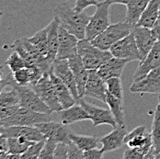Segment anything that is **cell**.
Returning a JSON list of instances; mask_svg holds the SVG:
<instances>
[{
	"mask_svg": "<svg viewBox=\"0 0 160 159\" xmlns=\"http://www.w3.org/2000/svg\"><path fill=\"white\" fill-rule=\"evenodd\" d=\"M53 12L62 28L75 35L78 40L85 39L86 27L89 20V16H88L87 13L84 11L77 12L74 8H71L66 2L57 4Z\"/></svg>",
	"mask_w": 160,
	"mask_h": 159,
	"instance_id": "cell-1",
	"label": "cell"
},
{
	"mask_svg": "<svg viewBox=\"0 0 160 159\" xmlns=\"http://www.w3.org/2000/svg\"><path fill=\"white\" fill-rule=\"evenodd\" d=\"M78 53L88 70H98L102 64L112 57L110 51L101 50L87 39L78 41Z\"/></svg>",
	"mask_w": 160,
	"mask_h": 159,
	"instance_id": "cell-2",
	"label": "cell"
},
{
	"mask_svg": "<svg viewBox=\"0 0 160 159\" xmlns=\"http://www.w3.org/2000/svg\"><path fill=\"white\" fill-rule=\"evenodd\" d=\"M132 27L130 23L124 22H118L115 24H110L109 27L104 30L99 35H98L94 40L91 41L92 44L98 47L101 50L110 51V48L112 45L120 41L121 39L124 38L132 32Z\"/></svg>",
	"mask_w": 160,
	"mask_h": 159,
	"instance_id": "cell-3",
	"label": "cell"
},
{
	"mask_svg": "<svg viewBox=\"0 0 160 159\" xmlns=\"http://www.w3.org/2000/svg\"><path fill=\"white\" fill-rule=\"evenodd\" d=\"M110 24V5L105 1L100 2L96 6V12L89 17L88 23L86 27L85 39L91 42L104 30H106Z\"/></svg>",
	"mask_w": 160,
	"mask_h": 159,
	"instance_id": "cell-4",
	"label": "cell"
},
{
	"mask_svg": "<svg viewBox=\"0 0 160 159\" xmlns=\"http://www.w3.org/2000/svg\"><path fill=\"white\" fill-rule=\"evenodd\" d=\"M51 121V114L40 113L27 108L19 107L13 115L4 120L1 123L5 127L9 126H35L37 123Z\"/></svg>",
	"mask_w": 160,
	"mask_h": 159,
	"instance_id": "cell-5",
	"label": "cell"
},
{
	"mask_svg": "<svg viewBox=\"0 0 160 159\" xmlns=\"http://www.w3.org/2000/svg\"><path fill=\"white\" fill-rule=\"evenodd\" d=\"M10 87L15 88L19 97V106L30 109L32 111L40 113L52 114V112L48 106L37 95L32 86H19L16 84L14 78H12Z\"/></svg>",
	"mask_w": 160,
	"mask_h": 159,
	"instance_id": "cell-6",
	"label": "cell"
},
{
	"mask_svg": "<svg viewBox=\"0 0 160 159\" xmlns=\"http://www.w3.org/2000/svg\"><path fill=\"white\" fill-rule=\"evenodd\" d=\"M32 87L37 93V95L41 97V99L51 109L52 112H59L63 110L49 74L43 75L35 84L32 85Z\"/></svg>",
	"mask_w": 160,
	"mask_h": 159,
	"instance_id": "cell-7",
	"label": "cell"
},
{
	"mask_svg": "<svg viewBox=\"0 0 160 159\" xmlns=\"http://www.w3.org/2000/svg\"><path fill=\"white\" fill-rule=\"evenodd\" d=\"M110 52L112 56L122 59H127L130 62L143 61V58L137 48L132 32H131L124 38L121 39L120 41L116 42L110 48Z\"/></svg>",
	"mask_w": 160,
	"mask_h": 159,
	"instance_id": "cell-8",
	"label": "cell"
},
{
	"mask_svg": "<svg viewBox=\"0 0 160 159\" xmlns=\"http://www.w3.org/2000/svg\"><path fill=\"white\" fill-rule=\"evenodd\" d=\"M35 126L42 132L45 139L52 140L56 143H71V140L69 139L70 131L61 122H55L49 121L37 123Z\"/></svg>",
	"mask_w": 160,
	"mask_h": 159,
	"instance_id": "cell-9",
	"label": "cell"
},
{
	"mask_svg": "<svg viewBox=\"0 0 160 159\" xmlns=\"http://www.w3.org/2000/svg\"><path fill=\"white\" fill-rule=\"evenodd\" d=\"M130 90L133 93L160 94V65L148 72L143 78L134 81Z\"/></svg>",
	"mask_w": 160,
	"mask_h": 159,
	"instance_id": "cell-10",
	"label": "cell"
},
{
	"mask_svg": "<svg viewBox=\"0 0 160 159\" xmlns=\"http://www.w3.org/2000/svg\"><path fill=\"white\" fill-rule=\"evenodd\" d=\"M78 102H79L80 105L88 113L90 117V121L93 123V126H98L102 124L110 125L112 128H116L118 126L110 110L103 109V108L98 107L96 105H93L86 101L83 97L79 98Z\"/></svg>",
	"mask_w": 160,
	"mask_h": 159,
	"instance_id": "cell-11",
	"label": "cell"
},
{
	"mask_svg": "<svg viewBox=\"0 0 160 159\" xmlns=\"http://www.w3.org/2000/svg\"><path fill=\"white\" fill-rule=\"evenodd\" d=\"M59 45L58 51L56 54V59L58 60H69L75 56H77L78 53V39L68 32L61 26L59 27Z\"/></svg>",
	"mask_w": 160,
	"mask_h": 159,
	"instance_id": "cell-12",
	"label": "cell"
},
{
	"mask_svg": "<svg viewBox=\"0 0 160 159\" xmlns=\"http://www.w3.org/2000/svg\"><path fill=\"white\" fill-rule=\"evenodd\" d=\"M51 69H52V73L57 77H59L64 82V85L69 88L72 95L74 96V97L77 100H78L79 97H78V92L77 83H76L75 77L73 75V72H72V70L69 66V64H68V60L55 59L53 61V63L52 64Z\"/></svg>",
	"mask_w": 160,
	"mask_h": 159,
	"instance_id": "cell-13",
	"label": "cell"
},
{
	"mask_svg": "<svg viewBox=\"0 0 160 159\" xmlns=\"http://www.w3.org/2000/svg\"><path fill=\"white\" fill-rule=\"evenodd\" d=\"M106 83L98 74L97 70H88V78L86 84L85 97L96 98L106 103Z\"/></svg>",
	"mask_w": 160,
	"mask_h": 159,
	"instance_id": "cell-14",
	"label": "cell"
},
{
	"mask_svg": "<svg viewBox=\"0 0 160 159\" xmlns=\"http://www.w3.org/2000/svg\"><path fill=\"white\" fill-rule=\"evenodd\" d=\"M160 65V40H158L154 46L144 57L143 61L140 62L139 66L137 67L134 76H133V82L138 81L143 78L144 76L150 72L152 69L158 67Z\"/></svg>",
	"mask_w": 160,
	"mask_h": 159,
	"instance_id": "cell-15",
	"label": "cell"
},
{
	"mask_svg": "<svg viewBox=\"0 0 160 159\" xmlns=\"http://www.w3.org/2000/svg\"><path fill=\"white\" fill-rule=\"evenodd\" d=\"M132 32L134 36V40L137 48L140 52V54L144 60V57L147 55V53L150 52V50L152 49L158 40L155 37L152 30L149 28L133 26Z\"/></svg>",
	"mask_w": 160,
	"mask_h": 159,
	"instance_id": "cell-16",
	"label": "cell"
},
{
	"mask_svg": "<svg viewBox=\"0 0 160 159\" xmlns=\"http://www.w3.org/2000/svg\"><path fill=\"white\" fill-rule=\"evenodd\" d=\"M2 136L5 138H23L31 142L45 140L36 126H9L5 127Z\"/></svg>",
	"mask_w": 160,
	"mask_h": 159,
	"instance_id": "cell-17",
	"label": "cell"
},
{
	"mask_svg": "<svg viewBox=\"0 0 160 159\" xmlns=\"http://www.w3.org/2000/svg\"><path fill=\"white\" fill-rule=\"evenodd\" d=\"M68 64H69V66H70V68L73 72V75L75 77V79H76L78 97H79V98L84 97L86 84H87V81L88 78V70L85 67V65L82 62V59L78 54L77 56L69 59Z\"/></svg>",
	"mask_w": 160,
	"mask_h": 159,
	"instance_id": "cell-18",
	"label": "cell"
},
{
	"mask_svg": "<svg viewBox=\"0 0 160 159\" xmlns=\"http://www.w3.org/2000/svg\"><path fill=\"white\" fill-rule=\"evenodd\" d=\"M128 63H130V61L127 59H122L112 56L97 71L99 77L104 81L112 77H121L125 65Z\"/></svg>",
	"mask_w": 160,
	"mask_h": 159,
	"instance_id": "cell-19",
	"label": "cell"
},
{
	"mask_svg": "<svg viewBox=\"0 0 160 159\" xmlns=\"http://www.w3.org/2000/svg\"><path fill=\"white\" fill-rule=\"evenodd\" d=\"M126 134H127V129L125 125L113 128L112 132L99 139L100 143L102 144L101 149L105 153H107L121 148L124 144V138Z\"/></svg>",
	"mask_w": 160,
	"mask_h": 159,
	"instance_id": "cell-20",
	"label": "cell"
},
{
	"mask_svg": "<svg viewBox=\"0 0 160 159\" xmlns=\"http://www.w3.org/2000/svg\"><path fill=\"white\" fill-rule=\"evenodd\" d=\"M49 76H50V78H51L52 85H53L55 93H56V96L58 97V100H59L63 110L71 107L72 105H74L75 103L78 102V100L74 97V96L72 95L69 88L64 85V83L62 80L59 77H57L52 73V69H50Z\"/></svg>",
	"mask_w": 160,
	"mask_h": 159,
	"instance_id": "cell-21",
	"label": "cell"
},
{
	"mask_svg": "<svg viewBox=\"0 0 160 159\" xmlns=\"http://www.w3.org/2000/svg\"><path fill=\"white\" fill-rule=\"evenodd\" d=\"M57 113H59L60 122L65 125L82 122V121L90 120L88 113L80 105L79 102H77L71 107L67 109H64Z\"/></svg>",
	"mask_w": 160,
	"mask_h": 159,
	"instance_id": "cell-22",
	"label": "cell"
},
{
	"mask_svg": "<svg viewBox=\"0 0 160 159\" xmlns=\"http://www.w3.org/2000/svg\"><path fill=\"white\" fill-rule=\"evenodd\" d=\"M47 27V41H48V53L47 58L53 63L56 59V54L59 45V21L56 17H53L52 20L49 23Z\"/></svg>",
	"mask_w": 160,
	"mask_h": 159,
	"instance_id": "cell-23",
	"label": "cell"
},
{
	"mask_svg": "<svg viewBox=\"0 0 160 159\" xmlns=\"http://www.w3.org/2000/svg\"><path fill=\"white\" fill-rule=\"evenodd\" d=\"M151 139H152V146L144 158L155 159L156 156L160 154V107L159 105L157 106L155 112H154V118H153V123H152V130H151Z\"/></svg>",
	"mask_w": 160,
	"mask_h": 159,
	"instance_id": "cell-24",
	"label": "cell"
},
{
	"mask_svg": "<svg viewBox=\"0 0 160 159\" xmlns=\"http://www.w3.org/2000/svg\"><path fill=\"white\" fill-rule=\"evenodd\" d=\"M160 0H150L135 26L152 29L159 13Z\"/></svg>",
	"mask_w": 160,
	"mask_h": 159,
	"instance_id": "cell-25",
	"label": "cell"
},
{
	"mask_svg": "<svg viewBox=\"0 0 160 159\" xmlns=\"http://www.w3.org/2000/svg\"><path fill=\"white\" fill-rule=\"evenodd\" d=\"M150 0H131L126 5L125 21L135 26Z\"/></svg>",
	"mask_w": 160,
	"mask_h": 159,
	"instance_id": "cell-26",
	"label": "cell"
},
{
	"mask_svg": "<svg viewBox=\"0 0 160 159\" xmlns=\"http://www.w3.org/2000/svg\"><path fill=\"white\" fill-rule=\"evenodd\" d=\"M106 104L109 106L110 111L115 119V122L118 126H124V108H123V99L118 98L107 92L106 95Z\"/></svg>",
	"mask_w": 160,
	"mask_h": 159,
	"instance_id": "cell-27",
	"label": "cell"
},
{
	"mask_svg": "<svg viewBox=\"0 0 160 159\" xmlns=\"http://www.w3.org/2000/svg\"><path fill=\"white\" fill-rule=\"evenodd\" d=\"M69 139L71 140V142L77 144L82 151H87V150H90L93 148H97L98 143H100L99 139H98L95 136L77 134L71 132L69 133Z\"/></svg>",
	"mask_w": 160,
	"mask_h": 159,
	"instance_id": "cell-28",
	"label": "cell"
},
{
	"mask_svg": "<svg viewBox=\"0 0 160 159\" xmlns=\"http://www.w3.org/2000/svg\"><path fill=\"white\" fill-rule=\"evenodd\" d=\"M28 41L34 45L43 56H47L48 53V41H47V27L40 30L31 38H28Z\"/></svg>",
	"mask_w": 160,
	"mask_h": 159,
	"instance_id": "cell-29",
	"label": "cell"
},
{
	"mask_svg": "<svg viewBox=\"0 0 160 159\" xmlns=\"http://www.w3.org/2000/svg\"><path fill=\"white\" fill-rule=\"evenodd\" d=\"M8 140V154L21 156L27 149L35 142H31L23 138H7Z\"/></svg>",
	"mask_w": 160,
	"mask_h": 159,
	"instance_id": "cell-30",
	"label": "cell"
},
{
	"mask_svg": "<svg viewBox=\"0 0 160 159\" xmlns=\"http://www.w3.org/2000/svg\"><path fill=\"white\" fill-rule=\"evenodd\" d=\"M152 146V139H151V134L148 136L146 142L144 145L139 146V147H133V148H129L123 154V158L124 159H143L148 153Z\"/></svg>",
	"mask_w": 160,
	"mask_h": 159,
	"instance_id": "cell-31",
	"label": "cell"
},
{
	"mask_svg": "<svg viewBox=\"0 0 160 159\" xmlns=\"http://www.w3.org/2000/svg\"><path fill=\"white\" fill-rule=\"evenodd\" d=\"M107 92L118 98L123 99V87L121 77H112L105 81Z\"/></svg>",
	"mask_w": 160,
	"mask_h": 159,
	"instance_id": "cell-32",
	"label": "cell"
},
{
	"mask_svg": "<svg viewBox=\"0 0 160 159\" xmlns=\"http://www.w3.org/2000/svg\"><path fill=\"white\" fill-rule=\"evenodd\" d=\"M19 105V97L15 88L12 87L10 91L0 93V107H8Z\"/></svg>",
	"mask_w": 160,
	"mask_h": 159,
	"instance_id": "cell-33",
	"label": "cell"
},
{
	"mask_svg": "<svg viewBox=\"0 0 160 159\" xmlns=\"http://www.w3.org/2000/svg\"><path fill=\"white\" fill-rule=\"evenodd\" d=\"M11 48L13 49V51H16L22 57V59L24 60V62L26 64V67H32V66H36L37 67L33 57L30 54V52L25 49V47L23 46L20 39L17 40L16 42L13 43V45L11 46Z\"/></svg>",
	"mask_w": 160,
	"mask_h": 159,
	"instance_id": "cell-34",
	"label": "cell"
},
{
	"mask_svg": "<svg viewBox=\"0 0 160 159\" xmlns=\"http://www.w3.org/2000/svg\"><path fill=\"white\" fill-rule=\"evenodd\" d=\"M6 64L9 67V69L12 73L16 72L21 68L26 67V64H25L24 60L22 59V57L16 51H13L11 52V54L9 55V57L6 61Z\"/></svg>",
	"mask_w": 160,
	"mask_h": 159,
	"instance_id": "cell-35",
	"label": "cell"
},
{
	"mask_svg": "<svg viewBox=\"0 0 160 159\" xmlns=\"http://www.w3.org/2000/svg\"><path fill=\"white\" fill-rule=\"evenodd\" d=\"M44 141L45 140H42V141H39V142H35L33 143L27 149V151L22 154L20 156V158L22 159H37L39 158L40 157V154H41V151H42V148L44 144Z\"/></svg>",
	"mask_w": 160,
	"mask_h": 159,
	"instance_id": "cell-36",
	"label": "cell"
},
{
	"mask_svg": "<svg viewBox=\"0 0 160 159\" xmlns=\"http://www.w3.org/2000/svg\"><path fill=\"white\" fill-rule=\"evenodd\" d=\"M14 81L19 86H31V76L28 67L21 68L12 73Z\"/></svg>",
	"mask_w": 160,
	"mask_h": 159,
	"instance_id": "cell-37",
	"label": "cell"
},
{
	"mask_svg": "<svg viewBox=\"0 0 160 159\" xmlns=\"http://www.w3.org/2000/svg\"><path fill=\"white\" fill-rule=\"evenodd\" d=\"M57 143L52 140L45 139L39 159H53V153Z\"/></svg>",
	"mask_w": 160,
	"mask_h": 159,
	"instance_id": "cell-38",
	"label": "cell"
},
{
	"mask_svg": "<svg viewBox=\"0 0 160 159\" xmlns=\"http://www.w3.org/2000/svg\"><path fill=\"white\" fill-rule=\"evenodd\" d=\"M84 151H82L79 147L73 142L68 143V155L67 159H83Z\"/></svg>",
	"mask_w": 160,
	"mask_h": 159,
	"instance_id": "cell-39",
	"label": "cell"
},
{
	"mask_svg": "<svg viewBox=\"0 0 160 159\" xmlns=\"http://www.w3.org/2000/svg\"><path fill=\"white\" fill-rule=\"evenodd\" d=\"M67 155H68V143H57L53 153V158L67 159Z\"/></svg>",
	"mask_w": 160,
	"mask_h": 159,
	"instance_id": "cell-40",
	"label": "cell"
},
{
	"mask_svg": "<svg viewBox=\"0 0 160 159\" xmlns=\"http://www.w3.org/2000/svg\"><path fill=\"white\" fill-rule=\"evenodd\" d=\"M98 4V0H76L75 7H73L77 12H83L87 7L95 6Z\"/></svg>",
	"mask_w": 160,
	"mask_h": 159,
	"instance_id": "cell-41",
	"label": "cell"
},
{
	"mask_svg": "<svg viewBox=\"0 0 160 159\" xmlns=\"http://www.w3.org/2000/svg\"><path fill=\"white\" fill-rule=\"evenodd\" d=\"M105 152L102 149L93 148L90 150L84 151L83 154V159H101L103 158Z\"/></svg>",
	"mask_w": 160,
	"mask_h": 159,
	"instance_id": "cell-42",
	"label": "cell"
},
{
	"mask_svg": "<svg viewBox=\"0 0 160 159\" xmlns=\"http://www.w3.org/2000/svg\"><path fill=\"white\" fill-rule=\"evenodd\" d=\"M150 135V133L146 132L144 135H141V136H136V137H133L132 139H131L130 141H128L126 144L128 145L129 148H133V147H139V146H142L144 145V143L146 142L148 136Z\"/></svg>",
	"mask_w": 160,
	"mask_h": 159,
	"instance_id": "cell-43",
	"label": "cell"
},
{
	"mask_svg": "<svg viewBox=\"0 0 160 159\" xmlns=\"http://www.w3.org/2000/svg\"><path fill=\"white\" fill-rule=\"evenodd\" d=\"M146 133V128L144 126H138V127L134 128L132 131H131L130 132H127V134L125 135L124 138V143H126L131 139H132L133 137L136 136H141V135H144Z\"/></svg>",
	"mask_w": 160,
	"mask_h": 159,
	"instance_id": "cell-44",
	"label": "cell"
},
{
	"mask_svg": "<svg viewBox=\"0 0 160 159\" xmlns=\"http://www.w3.org/2000/svg\"><path fill=\"white\" fill-rule=\"evenodd\" d=\"M19 107H20L19 105L8 106V107H0V121L13 115L18 111V109Z\"/></svg>",
	"mask_w": 160,
	"mask_h": 159,
	"instance_id": "cell-45",
	"label": "cell"
},
{
	"mask_svg": "<svg viewBox=\"0 0 160 159\" xmlns=\"http://www.w3.org/2000/svg\"><path fill=\"white\" fill-rule=\"evenodd\" d=\"M13 78V75H12V72L9 73L6 77H4L3 79L0 81V93L4 90V88L8 86H10L11 84V81Z\"/></svg>",
	"mask_w": 160,
	"mask_h": 159,
	"instance_id": "cell-46",
	"label": "cell"
},
{
	"mask_svg": "<svg viewBox=\"0 0 160 159\" xmlns=\"http://www.w3.org/2000/svg\"><path fill=\"white\" fill-rule=\"evenodd\" d=\"M152 32L154 33L155 37L157 38V40H160V7H159V13H158V18L153 26V28L151 29Z\"/></svg>",
	"mask_w": 160,
	"mask_h": 159,
	"instance_id": "cell-47",
	"label": "cell"
},
{
	"mask_svg": "<svg viewBox=\"0 0 160 159\" xmlns=\"http://www.w3.org/2000/svg\"><path fill=\"white\" fill-rule=\"evenodd\" d=\"M0 151L8 153V140L2 135H0Z\"/></svg>",
	"mask_w": 160,
	"mask_h": 159,
	"instance_id": "cell-48",
	"label": "cell"
},
{
	"mask_svg": "<svg viewBox=\"0 0 160 159\" xmlns=\"http://www.w3.org/2000/svg\"><path fill=\"white\" fill-rule=\"evenodd\" d=\"M131 0H105V2L107 4H109L110 6L115 5V4H120V5H127Z\"/></svg>",
	"mask_w": 160,
	"mask_h": 159,
	"instance_id": "cell-49",
	"label": "cell"
},
{
	"mask_svg": "<svg viewBox=\"0 0 160 159\" xmlns=\"http://www.w3.org/2000/svg\"><path fill=\"white\" fill-rule=\"evenodd\" d=\"M7 155H8V153H7V152H4V151H0V159L7 158Z\"/></svg>",
	"mask_w": 160,
	"mask_h": 159,
	"instance_id": "cell-50",
	"label": "cell"
},
{
	"mask_svg": "<svg viewBox=\"0 0 160 159\" xmlns=\"http://www.w3.org/2000/svg\"><path fill=\"white\" fill-rule=\"evenodd\" d=\"M4 129H5V126L1 123V122H0V135H2V133H3V131H4Z\"/></svg>",
	"mask_w": 160,
	"mask_h": 159,
	"instance_id": "cell-51",
	"label": "cell"
},
{
	"mask_svg": "<svg viewBox=\"0 0 160 159\" xmlns=\"http://www.w3.org/2000/svg\"><path fill=\"white\" fill-rule=\"evenodd\" d=\"M2 70H3V65H0V81L3 79V77H2Z\"/></svg>",
	"mask_w": 160,
	"mask_h": 159,
	"instance_id": "cell-52",
	"label": "cell"
},
{
	"mask_svg": "<svg viewBox=\"0 0 160 159\" xmlns=\"http://www.w3.org/2000/svg\"><path fill=\"white\" fill-rule=\"evenodd\" d=\"M158 105H159V107H160V94H159V97H158Z\"/></svg>",
	"mask_w": 160,
	"mask_h": 159,
	"instance_id": "cell-53",
	"label": "cell"
},
{
	"mask_svg": "<svg viewBox=\"0 0 160 159\" xmlns=\"http://www.w3.org/2000/svg\"><path fill=\"white\" fill-rule=\"evenodd\" d=\"M2 15H3V13H2V12L0 11V19H1V17H2Z\"/></svg>",
	"mask_w": 160,
	"mask_h": 159,
	"instance_id": "cell-54",
	"label": "cell"
}]
</instances>
